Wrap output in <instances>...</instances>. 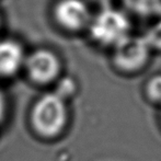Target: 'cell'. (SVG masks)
I'll use <instances>...</instances> for the list:
<instances>
[{
  "label": "cell",
  "mask_w": 161,
  "mask_h": 161,
  "mask_svg": "<svg viewBox=\"0 0 161 161\" xmlns=\"http://www.w3.org/2000/svg\"><path fill=\"white\" fill-rule=\"evenodd\" d=\"M156 20H158V21H160L161 22V9H160V11L158 12V14H157V17L155 18Z\"/></svg>",
  "instance_id": "obj_13"
},
{
  "label": "cell",
  "mask_w": 161,
  "mask_h": 161,
  "mask_svg": "<svg viewBox=\"0 0 161 161\" xmlns=\"http://www.w3.org/2000/svg\"><path fill=\"white\" fill-rule=\"evenodd\" d=\"M129 15L140 19L156 18L161 9V0H121Z\"/></svg>",
  "instance_id": "obj_7"
},
{
  "label": "cell",
  "mask_w": 161,
  "mask_h": 161,
  "mask_svg": "<svg viewBox=\"0 0 161 161\" xmlns=\"http://www.w3.org/2000/svg\"><path fill=\"white\" fill-rule=\"evenodd\" d=\"M89 3H92L94 6H97L99 9L105 8V7L113 6V0H87Z\"/></svg>",
  "instance_id": "obj_11"
},
{
  "label": "cell",
  "mask_w": 161,
  "mask_h": 161,
  "mask_svg": "<svg viewBox=\"0 0 161 161\" xmlns=\"http://www.w3.org/2000/svg\"><path fill=\"white\" fill-rule=\"evenodd\" d=\"M153 54L142 35L131 34L112 49V64L119 72L137 74L148 66Z\"/></svg>",
  "instance_id": "obj_2"
},
{
  "label": "cell",
  "mask_w": 161,
  "mask_h": 161,
  "mask_svg": "<svg viewBox=\"0 0 161 161\" xmlns=\"http://www.w3.org/2000/svg\"><path fill=\"white\" fill-rule=\"evenodd\" d=\"M92 15L87 0H59L54 9L56 22L71 33L87 31Z\"/></svg>",
  "instance_id": "obj_4"
},
{
  "label": "cell",
  "mask_w": 161,
  "mask_h": 161,
  "mask_svg": "<svg viewBox=\"0 0 161 161\" xmlns=\"http://www.w3.org/2000/svg\"><path fill=\"white\" fill-rule=\"evenodd\" d=\"M32 119L35 128L43 135L58 134L64 128L67 119L65 100L57 93L43 96L34 106Z\"/></svg>",
  "instance_id": "obj_3"
},
{
  "label": "cell",
  "mask_w": 161,
  "mask_h": 161,
  "mask_svg": "<svg viewBox=\"0 0 161 161\" xmlns=\"http://www.w3.org/2000/svg\"><path fill=\"white\" fill-rule=\"evenodd\" d=\"M153 53H161V22L156 20L142 34Z\"/></svg>",
  "instance_id": "obj_8"
},
{
  "label": "cell",
  "mask_w": 161,
  "mask_h": 161,
  "mask_svg": "<svg viewBox=\"0 0 161 161\" xmlns=\"http://www.w3.org/2000/svg\"><path fill=\"white\" fill-rule=\"evenodd\" d=\"M23 60V48L19 43L11 40L0 42V76L14 75Z\"/></svg>",
  "instance_id": "obj_6"
},
{
  "label": "cell",
  "mask_w": 161,
  "mask_h": 161,
  "mask_svg": "<svg viewBox=\"0 0 161 161\" xmlns=\"http://www.w3.org/2000/svg\"><path fill=\"white\" fill-rule=\"evenodd\" d=\"M76 88H77V86L74 79L69 78V77H66V78H64L59 82V85H58V91L56 92V93L62 97L63 99H65L66 97L74 94Z\"/></svg>",
  "instance_id": "obj_10"
},
{
  "label": "cell",
  "mask_w": 161,
  "mask_h": 161,
  "mask_svg": "<svg viewBox=\"0 0 161 161\" xmlns=\"http://www.w3.org/2000/svg\"><path fill=\"white\" fill-rule=\"evenodd\" d=\"M87 32L94 44L112 51L133 34L130 15L113 6L101 8L93 13Z\"/></svg>",
  "instance_id": "obj_1"
},
{
  "label": "cell",
  "mask_w": 161,
  "mask_h": 161,
  "mask_svg": "<svg viewBox=\"0 0 161 161\" xmlns=\"http://www.w3.org/2000/svg\"><path fill=\"white\" fill-rule=\"evenodd\" d=\"M3 113H4V97L3 94L0 91V121H1L2 116H3Z\"/></svg>",
  "instance_id": "obj_12"
},
{
  "label": "cell",
  "mask_w": 161,
  "mask_h": 161,
  "mask_svg": "<svg viewBox=\"0 0 161 161\" xmlns=\"http://www.w3.org/2000/svg\"><path fill=\"white\" fill-rule=\"evenodd\" d=\"M30 77L38 83H48L57 79L62 70L58 56L49 49H37L26 59Z\"/></svg>",
  "instance_id": "obj_5"
},
{
  "label": "cell",
  "mask_w": 161,
  "mask_h": 161,
  "mask_svg": "<svg viewBox=\"0 0 161 161\" xmlns=\"http://www.w3.org/2000/svg\"><path fill=\"white\" fill-rule=\"evenodd\" d=\"M146 94L155 103H161V74L153 75L146 83Z\"/></svg>",
  "instance_id": "obj_9"
}]
</instances>
